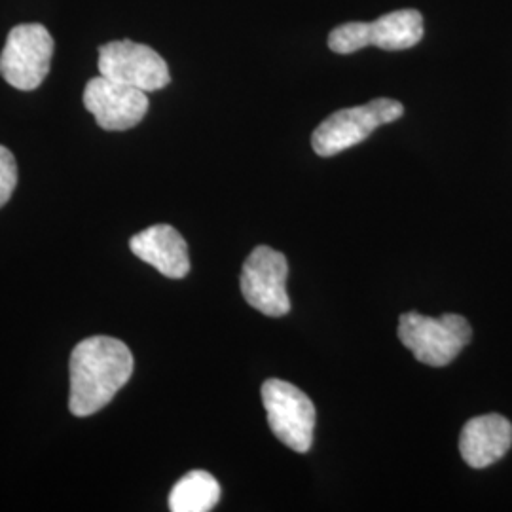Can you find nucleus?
I'll return each mask as SVG.
<instances>
[{"mask_svg": "<svg viewBox=\"0 0 512 512\" xmlns=\"http://www.w3.org/2000/svg\"><path fill=\"white\" fill-rule=\"evenodd\" d=\"M366 21H349L332 29L329 35V48L336 54H353L366 48Z\"/></svg>", "mask_w": 512, "mask_h": 512, "instance_id": "13", "label": "nucleus"}, {"mask_svg": "<svg viewBox=\"0 0 512 512\" xmlns=\"http://www.w3.org/2000/svg\"><path fill=\"white\" fill-rule=\"evenodd\" d=\"M399 338L423 365L446 366L471 342L473 330L458 313L427 317L408 311L399 319Z\"/></svg>", "mask_w": 512, "mask_h": 512, "instance_id": "2", "label": "nucleus"}, {"mask_svg": "<svg viewBox=\"0 0 512 512\" xmlns=\"http://www.w3.org/2000/svg\"><path fill=\"white\" fill-rule=\"evenodd\" d=\"M220 486L217 478L207 471H190L169 494V509L173 512H207L219 503Z\"/></svg>", "mask_w": 512, "mask_h": 512, "instance_id": "12", "label": "nucleus"}, {"mask_svg": "<svg viewBox=\"0 0 512 512\" xmlns=\"http://www.w3.org/2000/svg\"><path fill=\"white\" fill-rule=\"evenodd\" d=\"M54 38L44 25L25 23L10 31L0 54L2 78L21 92H33L50 73Z\"/></svg>", "mask_w": 512, "mask_h": 512, "instance_id": "4", "label": "nucleus"}, {"mask_svg": "<svg viewBox=\"0 0 512 512\" xmlns=\"http://www.w3.org/2000/svg\"><path fill=\"white\" fill-rule=\"evenodd\" d=\"M287 277L289 264L285 255L268 245H258L243 264L241 293L260 313L283 317L291 310Z\"/></svg>", "mask_w": 512, "mask_h": 512, "instance_id": "6", "label": "nucleus"}, {"mask_svg": "<svg viewBox=\"0 0 512 512\" xmlns=\"http://www.w3.org/2000/svg\"><path fill=\"white\" fill-rule=\"evenodd\" d=\"M366 46L389 52L414 48L423 38V16L418 10L406 8L389 12L365 25Z\"/></svg>", "mask_w": 512, "mask_h": 512, "instance_id": "11", "label": "nucleus"}, {"mask_svg": "<svg viewBox=\"0 0 512 512\" xmlns=\"http://www.w3.org/2000/svg\"><path fill=\"white\" fill-rule=\"evenodd\" d=\"M133 374L128 346L110 336L82 340L71 353V397L74 416L88 418L114 399Z\"/></svg>", "mask_w": 512, "mask_h": 512, "instance_id": "1", "label": "nucleus"}, {"mask_svg": "<svg viewBox=\"0 0 512 512\" xmlns=\"http://www.w3.org/2000/svg\"><path fill=\"white\" fill-rule=\"evenodd\" d=\"M18 184V165L14 154L0 145V207L12 198Z\"/></svg>", "mask_w": 512, "mask_h": 512, "instance_id": "14", "label": "nucleus"}, {"mask_svg": "<svg viewBox=\"0 0 512 512\" xmlns=\"http://www.w3.org/2000/svg\"><path fill=\"white\" fill-rule=\"evenodd\" d=\"M84 105L95 116L99 128L126 131L135 128L147 116L148 97L137 88L114 82L101 74L88 82Z\"/></svg>", "mask_w": 512, "mask_h": 512, "instance_id": "8", "label": "nucleus"}, {"mask_svg": "<svg viewBox=\"0 0 512 512\" xmlns=\"http://www.w3.org/2000/svg\"><path fill=\"white\" fill-rule=\"evenodd\" d=\"M404 107L395 99H374L361 107L336 110L323 120L311 135L315 154L330 158L366 141L374 129L397 122Z\"/></svg>", "mask_w": 512, "mask_h": 512, "instance_id": "3", "label": "nucleus"}, {"mask_svg": "<svg viewBox=\"0 0 512 512\" xmlns=\"http://www.w3.org/2000/svg\"><path fill=\"white\" fill-rule=\"evenodd\" d=\"M129 247L133 255L154 266L165 277L181 279L190 272L188 245L169 224H156L139 232L131 238Z\"/></svg>", "mask_w": 512, "mask_h": 512, "instance_id": "10", "label": "nucleus"}, {"mask_svg": "<svg viewBox=\"0 0 512 512\" xmlns=\"http://www.w3.org/2000/svg\"><path fill=\"white\" fill-rule=\"evenodd\" d=\"M262 403L275 437L298 454L310 452L317 418L310 397L289 382L266 380Z\"/></svg>", "mask_w": 512, "mask_h": 512, "instance_id": "5", "label": "nucleus"}, {"mask_svg": "<svg viewBox=\"0 0 512 512\" xmlns=\"http://www.w3.org/2000/svg\"><path fill=\"white\" fill-rule=\"evenodd\" d=\"M99 73L145 93L164 90L171 82L164 57L150 46L131 40H116L101 46Z\"/></svg>", "mask_w": 512, "mask_h": 512, "instance_id": "7", "label": "nucleus"}, {"mask_svg": "<svg viewBox=\"0 0 512 512\" xmlns=\"http://www.w3.org/2000/svg\"><path fill=\"white\" fill-rule=\"evenodd\" d=\"M511 444V421L499 414H484L465 423L459 437V452L473 469H486L503 458Z\"/></svg>", "mask_w": 512, "mask_h": 512, "instance_id": "9", "label": "nucleus"}]
</instances>
